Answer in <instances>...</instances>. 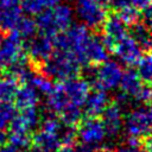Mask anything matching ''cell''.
<instances>
[{"label": "cell", "mask_w": 152, "mask_h": 152, "mask_svg": "<svg viewBox=\"0 0 152 152\" xmlns=\"http://www.w3.org/2000/svg\"><path fill=\"white\" fill-rule=\"evenodd\" d=\"M58 115H59L61 122L64 126H69V127H76L80 124V121L83 119L81 107L71 103L66 104V107Z\"/></svg>", "instance_id": "24"}, {"label": "cell", "mask_w": 152, "mask_h": 152, "mask_svg": "<svg viewBox=\"0 0 152 152\" xmlns=\"http://www.w3.org/2000/svg\"><path fill=\"white\" fill-rule=\"evenodd\" d=\"M15 109L17 108L11 102L0 103V132H4L8 127L10 121L17 114Z\"/></svg>", "instance_id": "28"}, {"label": "cell", "mask_w": 152, "mask_h": 152, "mask_svg": "<svg viewBox=\"0 0 152 152\" xmlns=\"http://www.w3.org/2000/svg\"><path fill=\"white\" fill-rule=\"evenodd\" d=\"M42 5L44 8H52L53 6H56L57 4L61 2V0H40Z\"/></svg>", "instance_id": "41"}, {"label": "cell", "mask_w": 152, "mask_h": 152, "mask_svg": "<svg viewBox=\"0 0 152 152\" xmlns=\"http://www.w3.org/2000/svg\"><path fill=\"white\" fill-rule=\"evenodd\" d=\"M150 52H151V56H152V46H151V49H150Z\"/></svg>", "instance_id": "46"}, {"label": "cell", "mask_w": 152, "mask_h": 152, "mask_svg": "<svg viewBox=\"0 0 152 152\" xmlns=\"http://www.w3.org/2000/svg\"><path fill=\"white\" fill-rule=\"evenodd\" d=\"M69 100L62 88L61 82L57 83L56 86H53L52 90L48 94L46 97V107L49 110H51L55 114H59L65 107L66 104H69Z\"/></svg>", "instance_id": "19"}, {"label": "cell", "mask_w": 152, "mask_h": 152, "mask_svg": "<svg viewBox=\"0 0 152 152\" xmlns=\"http://www.w3.org/2000/svg\"><path fill=\"white\" fill-rule=\"evenodd\" d=\"M148 104H150V107H148V109H147V114H148V118H150V120H151V122H152V102H150Z\"/></svg>", "instance_id": "44"}, {"label": "cell", "mask_w": 152, "mask_h": 152, "mask_svg": "<svg viewBox=\"0 0 152 152\" xmlns=\"http://www.w3.org/2000/svg\"><path fill=\"white\" fill-rule=\"evenodd\" d=\"M102 124L106 131V137L116 138L122 128V109L115 103H108V106L102 112Z\"/></svg>", "instance_id": "13"}, {"label": "cell", "mask_w": 152, "mask_h": 152, "mask_svg": "<svg viewBox=\"0 0 152 152\" xmlns=\"http://www.w3.org/2000/svg\"><path fill=\"white\" fill-rule=\"evenodd\" d=\"M142 24L152 32V4L150 6H147L145 10H142Z\"/></svg>", "instance_id": "35"}, {"label": "cell", "mask_w": 152, "mask_h": 152, "mask_svg": "<svg viewBox=\"0 0 152 152\" xmlns=\"http://www.w3.org/2000/svg\"><path fill=\"white\" fill-rule=\"evenodd\" d=\"M76 132L77 139H80L82 144L90 145L93 147L99 146L106 138L103 124L97 116H87V119H82L76 126Z\"/></svg>", "instance_id": "5"}, {"label": "cell", "mask_w": 152, "mask_h": 152, "mask_svg": "<svg viewBox=\"0 0 152 152\" xmlns=\"http://www.w3.org/2000/svg\"><path fill=\"white\" fill-rule=\"evenodd\" d=\"M52 14L57 25V28L59 32L66 30L72 21V17H74V12L71 10V7L66 4H57L56 6H53L52 8Z\"/></svg>", "instance_id": "21"}, {"label": "cell", "mask_w": 152, "mask_h": 152, "mask_svg": "<svg viewBox=\"0 0 152 152\" xmlns=\"http://www.w3.org/2000/svg\"><path fill=\"white\" fill-rule=\"evenodd\" d=\"M122 75V69L120 64L115 61L106 59L100 63L96 70L94 71L93 82L96 88H101L103 90H110L119 86Z\"/></svg>", "instance_id": "4"}, {"label": "cell", "mask_w": 152, "mask_h": 152, "mask_svg": "<svg viewBox=\"0 0 152 152\" xmlns=\"http://www.w3.org/2000/svg\"><path fill=\"white\" fill-rule=\"evenodd\" d=\"M113 52L115 56L126 65L132 66L138 63L140 57L142 56V50L138 45V43L132 37H124L122 39L118 40L114 45Z\"/></svg>", "instance_id": "11"}, {"label": "cell", "mask_w": 152, "mask_h": 152, "mask_svg": "<svg viewBox=\"0 0 152 152\" xmlns=\"http://www.w3.org/2000/svg\"><path fill=\"white\" fill-rule=\"evenodd\" d=\"M38 69L42 75L49 78L64 81L66 78L78 76L81 71V63L69 52L56 51L46 61L39 64Z\"/></svg>", "instance_id": "2"}, {"label": "cell", "mask_w": 152, "mask_h": 152, "mask_svg": "<svg viewBox=\"0 0 152 152\" xmlns=\"http://www.w3.org/2000/svg\"><path fill=\"white\" fill-rule=\"evenodd\" d=\"M89 38L90 33L87 26L83 24H75L72 26L70 25L66 30L55 34L52 37V44L56 51H63L74 55L81 65H83L87 63L84 51Z\"/></svg>", "instance_id": "1"}, {"label": "cell", "mask_w": 152, "mask_h": 152, "mask_svg": "<svg viewBox=\"0 0 152 152\" xmlns=\"http://www.w3.org/2000/svg\"><path fill=\"white\" fill-rule=\"evenodd\" d=\"M14 107L18 109H25L30 107H36L39 102L38 91L30 84L25 83L21 87H18L17 93L14 95Z\"/></svg>", "instance_id": "17"}, {"label": "cell", "mask_w": 152, "mask_h": 152, "mask_svg": "<svg viewBox=\"0 0 152 152\" xmlns=\"http://www.w3.org/2000/svg\"><path fill=\"white\" fill-rule=\"evenodd\" d=\"M0 152H19V150H17L11 144H5L0 147Z\"/></svg>", "instance_id": "42"}, {"label": "cell", "mask_w": 152, "mask_h": 152, "mask_svg": "<svg viewBox=\"0 0 152 152\" xmlns=\"http://www.w3.org/2000/svg\"><path fill=\"white\" fill-rule=\"evenodd\" d=\"M20 8L27 14L36 15L44 10L40 0H20Z\"/></svg>", "instance_id": "33"}, {"label": "cell", "mask_w": 152, "mask_h": 152, "mask_svg": "<svg viewBox=\"0 0 152 152\" xmlns=\"http://www.w3.org/2000/svg\"><path fill=\"white\" fill-rule=\"evenodd\" d=\"M141 83H142L141 78L138 75L137 70H134L132 68H128L125 71H122L119 86H120L122 93H125L128 96H134L137 94L138 89L140 88Z\"/></svg>", "instance_id": "20"}, {"label": "cell", "mask_w": 152, "mask_h": 152, "mask_svg": "<svg viewBox=\"0 0 152 152\" xmlns=\"http://www.w3.org/2000/svg\"><path fill=\"white\" fill-rule=\"evenodd\" d=\"M109 99L106 93V90L101 88H94L91 91L89 90L88 96L84 101V109L87 113V116H99L102 114L104 108L108 106Z\"/></svg>", "instance_id": "15"}, {"label": "cell", "mask_w": 152, "mask_h": 152, "mask_svg": "<svg viewBox=\"0 0 152 152\" xmlns=\"http://www.w3.org/2000/svg\"><path fill=\"white\" fill-rule=\"evenodd\" d=\"M2 38H4V36H2V31L0 30V42H1V39H2Z\"/></svg>", "instance_id": "45"}, {"label": "cell", "mask_w": 152, "mask_h": 152, "mask_svg": "<svg viewBox=\"0 0 152 152\" xmlns=\"http://www.w3.org/2000/svg\"><path fill=\"white\" fill-rule=\"evenodd\" d=\"M118 17L124 21L125 25L131 26V25L138 23L140 14H139V11L137 8H134L132 5H127L118 11Z\"/></svg>", "instance_id": "29"}, {"label": "cell", "mask_w": 152, "mask_h": 152, "mask_svg": "<svg viewBox=\"0 0 152 152\" xmlns=\"http://www.w3.org/2000/svg\"><path fill=\"white\" fill-rule=\"evenodd\" d=\"M134 97L142 103H150L152 102V84H150L148 82L141 83L140 88L138 89L137 94L134 95Z\"/></svg>", "instance_id": "34"}, {"label": "cell", "mask_w": 152, "mask_h": 152, "mask_svg": "<svg viewBox=\"0 0 152 152\" xmlns=\"http://www.w3.org/2000/svg\"><path fill=\"white\" fill-rule=\"evenodd\" d=\"M40 122V127L42 131L49 132V133H56L58 134V132L62 128V122L58 118H56L55 115H48L45 118H43Z\"/></svg>", "instance_id": "32"}, {"label": "cell", "mask_w": 152, "mask_h": 152, "mask_svg": "<svg viewBox=\"0 0 152 152\" xmlns=\"http://www.w3.org/2000/svg\"><path fill=\"white\" fill-rule=\"evenodd\" d=\"M61 84L71 104H75L78 107L83 106L88 96V93L90 90V86L88 81L75 76V77H70L64 81H61Z\"/></svg>", "instance_id": "10"}, {"label": "cell", "mask_w": 152, "mask_h": 152, "mask_svg": "<svg viewBox=\"0 0 152 152\" xmlns=\"http://www.w3.org/2000/svg\"><path fill=\"white\" fill-rule=\"evenodd\" d=\"M61 146L59 138L56 133L39 131L31 137V152H56Z\"/></svg>", "instance_id": "14"}, {"label": "cell", "mask_w": 152, "mask_h": 152, "mask_svg": "<svg viewBox=\"0 0 152 152\" xmlns=\"http://www.w3.org/2000/svg\"><path fill=\"white\" fill-rule=\"evenodd\" d=\"M13 31H15L21 39H30L32 38L37 32V25L36 20H33L30 17H20L17 21Z\"/></svg>", "instance_id": "25"}, {"label": "cell", "mask_w": 152, "mask_h": 152, "mask_svg": "<svg viewBox=\"0 0 152 152\" xmlns=\"http://www.w3.org/2000/svg\"><path fill=\"white\" fill-rule=\"evenodd\" d=\"M76 152H95V147L90 146V145H86V144H81L77 145V147L75 148Z\"/></svg>", "instance_id": "40"}, {"label": "cell", "mask_w": 152, "mask_h": 152, "mask_svg": "<svg viewBox=\"0 0 152 152\" xmlns=\"http://www.w3.org/2000/svg\"><path fill=\"white\" fill-rule=\"evenodd\" d=\"M56 152H76L74 146H69V145H61L59 148Z\"/></svg>", "instance_id": "43"}, {"label": "cell", "mask_w": 152, "mask_h": 152, "mask_svg": "<svg viewBox=\"0 0 152 152\" xmlns=\"http://www.w3.org/2000/svg\"><path fill=\"white\" fill-rule=\"evenodd\" d=\"M75 5L83 25L93 28L102 26L107 17V0H75Z\"/></svg>", "instance_id": "3"}, {"label": "cell", "mask_w": 152, "mask_h": 152, "mask_svg": "<svg viewBox=\"0 0 152 152\" xmlns=\"http://www.w3.org/2000/svg\"><path fill=\"white\" fill-rule=\"evenodd\" d=\"M131 34L132 38L138 43L141 50H150L152 46V32L144 25L135 23L131 25Z\"/></svg>", "instance_id": "23"}, {"label": "cell", "mask_w": 152, "mask_h": 152, "mask_svg": "<svg viewBox=\"0 0 152 152\" xmlns=\"http://www.w3.org/2000/svg\"><path fill=\"white\" fill-rule=\"evenodd\" d=\"M24 56H26V52L23 46V39L15 31H10V33L0 42L1 66H8Z\"/></svg>", "instance_id": "7"}, {"label": "cell", "mask_w": 152, "mask_h": 152, "mask_svg": "<svg viewBox=\"0 0 152 152\" xmlns=\"http://www.w3.org/2000/svg\"><path fill=\"white\" fill-rule=\"evenodd\" d=\"M20 0H0V30L10 32L21 17Z\"/></svg>", "instance_id": "12"}, {"label": "cell", "mask_w": 152, "mask_h": 152, "mask_svg": "<svg viewBox=\"0 0 152 152\" xmlns=\"http://www.w3.org/2000/svg\"><path fill=\"white\" fill-rule=\"evenodd\" d=\"M36 15H37L36 25H37V30L40 32V34L52 38L55 34H57L59 32L57 28L51 8H46V10L44 8Z\"/></svg>", "instance_id": "18"}, {"label": "cell", "mask_w": 152, "mask_h": 152, "mask_svg": "<svg viewBox=\"0 0 152 152\" xmlns=\"http://www.w3.org/2000/svg\"><path fill=\"white\" fill-rule=\"evenodd\" d=\"M127 5H129V0H107V6L115 11H119Z\"/></svg>", "instance_id": "36"}, {"label": "cell", "mask_w": 152, "mask_h": 152, "mask_svg": "<svg viewBox=\"0 0 152 152\" xmlns=\"http://www.w3.org/2000/svg\"><path fill=\"white\" fill-rule=\"evenodd\" d=\"M8 142L17 150H26L30 147L31 135L30 133H11L7 135Z\"/></svg>", "instance_id": "30"}, {"label": "cell", "mask_w": 152, "mask_h": 152, "mask_svg": "<svg viewBox=\"0 0 152 152\" xmlns=\"http://www.w3.org/2000/svg\"><path fill=\"white\" fill-rule=\"evenodd\" d=\"M27 84L32 86L37 91H39L42 94H45V95H48L53 88V83L51 82V78H49V77H46L42 74H37L36 71L31 76V78L28 80Z\"/></svg>", "instance_id": "26"}, {"label": "cell", "mask_w": 152, "mask_h": 152, "mask_svg": "<svg viewBox=\"0 0 152 152\" xmlns=\"http://www.w3.org/2000/svg\"><path fill=\"white\" fill-rule=\"evenodd\" d=\"M151 125L152 122L148 118L147 109L144 107L133 109L125 119V129L128 137L144 139L145 137L150 135Z\"/></svg>", "instance_id": "8"}, {"label": "cell", "mask_w": 152, "mask_h": 152, "mask_svg": "<svg viewBox=\"0 0 152 152\" xmlns=\"http://www.w3.org/2000/svg\"><path fill=\"white\" fill-rule=\"evenodd\" d=\"M114 152H144V151H141L140 147H132V146L125 145V146H121V147L116 148Z\"/></svg>", "instance_id": "39"}, {"label": "cell", "mask_w": 152, "mask_h": 152, "mask_svg": "<svg viewBox=\"0 0 152 152\" xmlns=\"http://www.w3.org/2000/svg\"><path fill=\"white\" fill-rule=\"evenodd\" d=\"M138 65V75L144 82H152V56L146 55L141 56L137 63Z\"/></svg>", "instance_id": "27"}, {"label": "cell", "mask_w": 152, "mask_h": 152, "mask_svg": "<svg viewBox=\"0 0 152 152\" xmlns=\"http://www.w3.org/2000/svg\"><path fill=\"white\" fill-rule=\"evenodd\" d=\"M152 4V0H129V5H132L138 11L145 10L147 6Z\"/></svg>", "instance_id": "37"}, {"label": "cell", "mask_w": 152, "mask_h": 152, "mask_svg": "<svg viewBox=\"0 0 152 152\" xmlns=\"http://www.w3.org/2000/svg\"><path fill=\"white\" fill-rule=\"evenodd\" d=\"M0 69H1V64H0Z\"/></svg>", "instance_id": "47"}, {"label": "cell", "mask_w": 152, "mask_h": 152, "mask_svg": "<svg viewBox=\"0 0 152 152\" xmlns=\"http://www.w3.org/2000/svg\"><path fill=\"white\" fill-rule=\"evenodd\" d=\"M103 36L101 37L106 49L113 52L114 45L118 40L127 36L128 30L124 21L118 17V14H107L103 24Z\"/></svg>", "instance_id": "9"}, {"label": "cell", "mask_w": 152, "mask_h": 152, "mask_svg": "<svg viewBox=\"0 0 152 152\" xmlns=\"http://www.w3.org/2000/svg\"><path fill=\"white\" fill-rule=\"evenodd\" d=\"M18 87H19V81L13 76L5 74L0 78V103L12 102Z\"/></svg>", "instance_id": "22"}, {"label": "cell", "mask_w": 152, "mask_h": 152, "mask_svg": "<svg viewBox=\"0 0 152 152\" xmlns=\"http://www.w3.org/2000/svg\"><path fill=\"white\" fill-rule=\"evenodd\" d=\"M141 147H144L145 152H152V137L151 135H147L142 139Z\"/></svg>", "instance_id": "38"}, {"label": "cell", "mask_w": 152, "mask_h": 152, "mask_svg": "<svg viewBox=\"0 0 152 152\" xmlns=\"http://www.w3.org/2000/svg\"><path fill=\"white\" fill-rule=\"evenodd\" d=\"M19 116L21 118V120L25 122V125L28 127L30 131L32 128H34L40 121V116H39L38 110L36 109V107H30V108L21 109V113L19 114Z\"/></svg>", "instance_id": "31"}, {"label": "cell", "mask_w": 152, "mask_h": 152, "mask_svg": "<svg viewBox=\"0 0 152 152\" xmlns=\"http://www.w3.org/2000/svg\"><path fill=\"white\" fill-rule=\"evenodd\" d=\"M23 46L32 64L38 66L53 53L52 38L43 34L37 37L33 36L32 38L27 39V42H23Z\"/></svg>", "instance_id": "6"}, {"label": "cell", "mask_w": 152, "mask_h": 152, "mask_svg": "<svg viewBox=\"0 0 152 152\" xmlns=\"http://www.w3.org/2000/svg\"><path fill=\"white\" fill-rule=\"evenodd\" d=\"M87 63L99 65L100 63L108 59V50L106 49L101 37L99 36H90L89 42L86 46L84 51Z\"/></svg>", "instance_id": "16"}]
</instances>
